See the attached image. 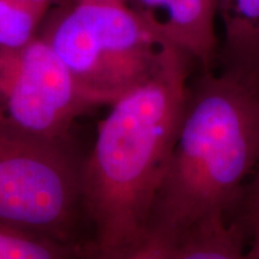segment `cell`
<instances>
[{
	"label": "cell",
	"instance_id": "cell-1",
	"mask_svg": "<svg viewBox=\"0 0 259 259\" xmlns=\"http://www.w3.org/2000/svg\"><path fill=\"white\" fill-rule=\"evenodd\" d=\"M258 166L259 83L202 70L190 80L183 120L136 259H166L191 229L231 219Z\"/></svg>",
	"mask_w": 259,
	"mask_h": 259
},
{
	"label": "cell",
	"instance_id": "cell-2",
	"mask_svg": "<svg viewBox=\"0 0 259 259\" xmlns=\"http://www.w3.org/2000/svg\"><path fill=\"white\" fill-rule=\"evenodd\" d=\"M194 65L177 47L150 78L112 103L99 124L82 170L94 257L137 258L183 120Z\"/></svg>",
	"mask_w": 259,
	"mask_h": 259
},
{
	"label": "cell",
	"instance_id": "cell-3",
	"mask_svg": "<svg viewBox=\"0 0 259 259\" xmlns=\"http://www.w3.org/2000/svg\"><path fill=\"white\" fill-rule=\"evenodd\" d=\"M38 36L97 107L144 83L178 47L122 2L66 0L48 11Z\"/></svg>",
	"mask_w": 259,
	"mask_h": 259
},
{
	"label": "cell",
	"instance_id": "cell-4",
	"mask_svg": "<svg viewBox=\"0 0 259 259\" xmlns=\"http://www.w3.org/2000/svg\"><path fill=\"white\" fill-rule=\"evenodd\" d=\"M84 158L69 141L0 127V225L93 251L79 236Z\"/></svg>",
	"mask_w": 259,
	"mask_h": 259
},
{
	"label": "cell",
	"instance_id": "cell-5",
	"mask_svg": "<svg viewBox=\"0 0 259 259\" xmlns=\"http://www.w3.org/2000/svg\"><path fill=\"white\" fill-rule=\"evenodd\" d=\"M96 107L42 37L0 50V127L69 141L77 119Z\"/></svg>",
	"mask_w": 259,
	"mask_h": 259
},
{
	"label": "cell",
	"instance_id": "cell-6",
	"mask_svg": "<svg viewBox=\"0 0 259 259\" xmlns=\"http://www.w3.org/2000/svg\"><path fill=\"white\" fill-rule=\"evenodd\" d=\"M168 40L189 53L203 71L219 65V0H128Z\"/></svg>",
	"mask_w": 259,
	"mask_h": 259
},
{
	"label": "cell",
	"instance_id": "cell-7",
	"mask_svg": "<svg viewBox=\"0 0 259 259\" xmlns=\"http://www.w3.org/2000/svg\"><path fill=\"white\" fill-rule=\"evenodd\" d=\"M221 70L259 83V0H219Z\"/></svg>",
	"mask_w": 259,
	"mask_h": 259
},
{
	"label": "cell",
	"instance_id": "cell-8",
	"mask_svg": "<svg viewBox=\"0 0 259 259\" xmlns=\"http://www.w3.org/2000/svg\"><path fill=\"white\" fill-rule=\"evenodd\" d=\"M50 10L25 0H0V50H15L37 37Z\"/></svg>",
	"mask_w": 259,
	"mask_h": 259
},
{
	"label": "cell",
	"instance_id": "cell-9",
	"mask_svg": "<svg viewBox=\"0 0 259 259\" xmlns=\"http://www.w3.org/2000/svg\"><path fill=\"white\" fill-rule=\"evenodd\" d=\"M87 257L79 248L0 225V259H67Z\"/></svg>",
	"mask_w": 259,
	"mask_h": 259
},
{
	"label": "cell",
	"instance_id": "cell-10",
	"mask_svg": "<svg viewBox=\"0 0 259 259\" xmlns=\"http://www.w3.org/2000/svg\"><path fill=\"white\" fill-rule=\"evenodd\" d=\"M231 219L240 221L250 234L252 228L259 223V166L245 186Z\"/></svg>",
	"mask_w": 259,
	"mask_h": 259
},
{
	"label": "cell",
	"instance_id": "cell-11",
	"mask_svg": "<svg viewBox=\"0 0 259 259\" xmlns=\"http://www.w3.org/2000/svg\"><path fill=\"white\" fill-rule=\"evenodd\" d=\"M250 236H251V248L250 251L245 254V258L259 259V223L252 228Z\"/></svg>",
	"mask_w": 259,
	"mask_h": 259
},
{
	"label": "cell",
	"instance_id": "cell-12",
	"mask_svg": "<svg viewBox=\"0 0 259 259\" xmlns=\"http://www.w3.org/2000/svg\"><path fill=\"white\" fill-rule=\"evenodd\" d=\"M25 2L32 3V4L46 6V8H48V9H52V8H54V6L63 4V3L66 2V0H25Z\"/></svg>",
	"mask_w": 259,
	"mask_h": 259
},
{
	"label": "cell",
	"instance_id": "cell-13",
	"mask_svg": "<svg viewBox=\"0 0 259 259\" xmlns=\"http://www.w3.org/2000/svg\"><path fill=\"white\" fill-rule=\"evenodd\" d=\"M80 2H122V3H128V0H80Z\"/></svg>",
	"mask_w": 259,
	"mask_h": 259
}]
</instances>
